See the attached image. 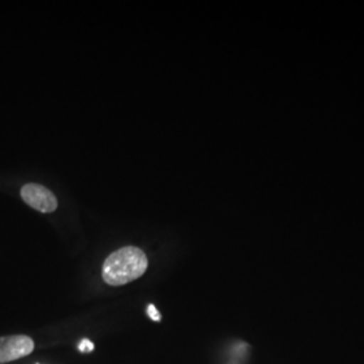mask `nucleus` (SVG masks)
<instances>
[{
  "label": "nucleus",
  "mask_w": 364,
  "mask_h": 364,
  "mask_svg": "<svg viewBox=\"0 0 364 364\" xmlns=\"http://www.w3.org/2000/svg\"><path fill=\"white\" fill-rule=\"evenodd\" d=\"M21 197L28 207L42 213H52L58 207L57 197L52 191L38 183H26L21 189Z\"/></svg>",
  "instance_id": "f03ea898"
},
{
  "label": "nucleus",
  "mask_w": 364,
  "mask_h": 364,
  "mask_svg": "<svg viewBox=\"0 0 364 364\" xmlns=\"http://www.w3.org/2000/svg\"><path fill=\"white\" fill-rule=\"evenodd\" d=\"M78 350L81 352H92L95 350V344L88 338H82L81 343L78 344Z\"/></svg>",
  "instance_id": "20e7f679"
},
{
  "label": "nucleus",
  "mask_w": 364,
  "mask_h": 364,
  "mask_svg": "<svg viewBox=\"0 0 364 364\" xmlns=\"http://www.w3.org/2000/svg\"><path fill=\"white\" fill-rule=\"evenodd\" d=\"M149 260L141 248L127 246L112 252L103 263L102 275L109 287H123L141 278Z\"/></svg>",
  "instance_id": "f257e3e1"
},
{
  "label": "nucleus",
  "mask_w": 364,
  "mask_h": 364,
  "mask_svg": "<svg viewBox=\"0 0 364 364\" xmlns=\"http://www.w3.org/2000/svg\"><path fill=\"white\" fill-rule=\"evenodd\" d=\"M147 316L153 320V321H161V313L158 312V309H156V306L154 305H149L147 306Z\"/></svg>",
  "instance_id": "39448f33"
},
{
  "label": "nucleus",
  "mask_w": 364,
  "mask_h": 364,
  "mask_svg": "<svg viewBox=\"0 0 364 364\" xmlns=\"http://www.w3.org/2000/svg\"><path fill=\"white\" fill-rule=\"evenodd\" d=\"M34 340L26 335H10L0 338V364L26 358L34 351Z\"/></svg>",
  "instance_id": "7ed1b4c3"
}]
</instances>
